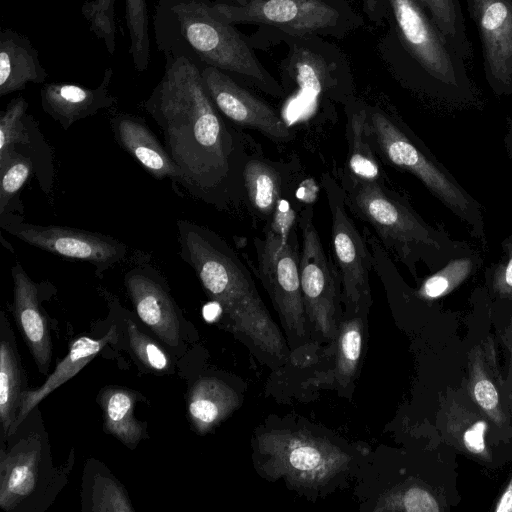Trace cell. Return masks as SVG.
Segmentation results:
<instances>
[{
    "label": "cell",
    "instance_id": "obj_1",
    "mask_svg": "<svg viewBox=\"0 0 512 512\" xmlns=\"http://www.w3.org/2000/svg\"><path fill=\"white\" fill-rule=\"evenodd\" d=\"M164 55V74L144 109L182 170V187L206 204L226 210L244 200L248 156L243 141L212 102L197 63L185 55Z\"/></svg>",
    "mask_w": 512,
    "mask_h": 512
},
{
    "label": "cell",
    "instance_id": "obj_2",
    "mask_svg": "<svg viewBox=\"0 0 512 512\" xmlns=\"http://www.w3.org/2000/svg\"><path fill=\"white\" fill-rule=\"evenodd\" d=\"M176 226L179 256L194 270L211 300L221 305L232 329L262 352L285 358L284 336L237 253L208 227L184 219L177 220Z\"/></svg>",
    "mask_w": 512,
    "mask_h": 512
},
{
    "label": "cell",
    "instance_id": "obj_3",
    "mask_svg": "<svg viewBox=\"0 0 512 512\" xmlns=\"http://www.w3.org/2000/svg\"><path fill=\"white\" fill-rule=\"evenodd\" d=\"M155 38L164 54L185 55L218 68L274 98H284L281 83L257 58L250 38L214 9L212 0H159Z\"/></svg>",
    "mask_w": 512,
    "mask_h": 512
},
{
    "label": "cell",
    "instance_id": "obj_4",
    "mask_svg": "<svg viewBox=\"0 0 512 512\" xmlns=\"http://www.w3.org/2000/svg\"><path fill=\"white\" fill-rule=\"evenodd\" d=\"M249 38L254 49L286 44L287 53L279 64L280 83L286 96L292 93L316 104L342 106L355 96L349 60L326 37L292 36L259 29Z\"/></svg>",
    "mask_w": 512,
    "mask_h": 512
},
{
    "label": "cell",
    "instance_id": "obj_5",
    "mask_svg": "<svg viewBox=\"0 0 512 512\" xmlns=\"http://www.w3.org/2000/svg\"><path fill=\"white\" fill-rule=\"evenodd\" d=\"M213 6L229 23L292 36L342 39L364 24L348 0H215Z\"/></svg>",
    "mask_w": 512,
    "mask_h": 512
},
{
    "label": "cell",
    "instance_id": "obj_6",
    "mask_svg": "<svg viewBox=\"0 0 512 512\" xmlns=\"http://www.w3.org/2000/svg\"><path fill=\"white\" fill-rule=\"evenodd\" d=\"M339 183L347 208L374 231L385 250L414 270L427 247H438L434 234L385 182L357 180L343 172Z\"/></svg>",
    "mask_w": 512,
    "mask_h": 512
},
{
    "label": "cell",
    "instance_id": "obj_7",
    "mask_svg": "<svg viewBox=\"0 0 512 512\" xmlns=\"http://www.w3.org/2000/svg\"><path fill=\"white\" fill-rule=\"evenodd\" d=\"M25 420L5 440L0 453V507L6 512L40 511L57 494L59 472L53 467L41 418L28 431Z\"/></svg>",
    "mask_w": 512,
    "mask_h": 512
},
{
    "label": "cell",
    "instance_id": "obj_8",
    "mask_svg": "<svg viewBox=\"0 0 512 512\" xmlns=\"http://www.w3.org/2000/svg\"><path fill=\"white\" fill-rule=\"evenodd\" d=\"M259 469L294 488H324L348 469L350 455L330 440L303 430L275 429L257 438Z\"/></svg>",
    "mask_w": 512,
    "mask_h": 512
},
{
    "label": "cell",
    "instance_id": "obj_9",
    "mask_svg": "<svg viewBox=\"0 0 512 512\" xmlns=\"http://www.w3.org/2000/svg\"><path fill=\"white\" fill-rule=\"evenodd\" d=\"M367 120L370 142L379 160L414 174L456 213L471 222L474 220L477 211L473 200L428 155L402 122L379 106L369 104Z\"/></svg>",
    "mask_w": 512,
    "mask_h": 512
},
{
    "label": "cell",
    "instance_id": "obj_10",
    "mask_svg": "<svg viewBox=\"0 0 512 512\" xmlns=\"http://www.w3.org/2000/svg\"><path fill=\"white\" fill-rule=\"evenodd\" d=\"M314 210L305 206L298 214L301 231L300 283L310 335L334 341L343 319L342 288L336 266L325 253L314 224Z\"/></svg>",
    "mask_w": 512,
    "mask_h": 512
},
{
    "label": "cell",
    "instance_id": "obj_11",
    "mask_svg": "<svg viewBox=\"0 0 512 512\" xmlns=\"http://www.w3.org/2000/svg\"><path fill=\"white\" fill-rule=\"evenodd\" d=\"M259 279L279 316L289 344L310 336L300 283V248L295 228L282 236L265 228L253 239Z\"/></svg>",
    "mask_w": 512,
    "mask_h": 512
},
{
    "label": "cell",
    "instance_id": "obj_12",
    "mask_svg": "<svg viewBox=\"0 0 512 512\" xmlns=\"http://www.w3.org/2000/svg\"><path fill=\"white\" fill-rule=\"evenodd\" d=\"M321 186L331 215L333 257L341 281L344 312L369 311L372 305L369 276L373 269L367 241L348 214L339 181L324 172Z\"/></svg>",
    "mask_w": 512,
    "mask_h": 512
},
{
    "label": "cell",
    "instance_id": "obj_13",
    "mask_svg": "<svg viewBox=\"0 0 512 512\" xmlns=\"http://www.w3.org/2000/svg\"><path fill=\"white\" fill-rule=\"evenodd\" d=\"M0 227L31 246L66 260L92 264L98 277L127 253V246L110 235L74 227L33 224L11 211L0 214Z\"/></svg>",
    "mask_w": 512,
    "mask_h": 512
},
{
    "label": "cell",
    "instance_id": "obj_14",
    "mask_svg": "<svg viewBox=\"0 0 512 512\" xmlns=\"http://www.w3.org/2000/svg\"><path fill=\"white\" fill-rule=\"evenodd\" d=\"M388 24L400 47L432 77L456 84V69L446 37L419 0H388Z\"/></svg>",
    "mask_w": 512,
    "mask_h": 512
},
{
    "label": "cell",
    "instance_id": "obj_15",
    "mask_svg": "<svg viewBox=\"0 0 512 512\" xmlns=\"http://www.w3.org/2000/svg\"><path fill=\"white\" fill-rule=\"evenodd\" d=\"M200 69L208 95L229 123L257 130L275 142L293 139V132L270 104L226 72L212 66Z\"/></svg>",
    "mask_w": 512,
    "mask_h": 512
},
{
    "label": "cell",
    "instance_id": "obj_16",
    "mask_svg": "<svg viewBox=\"0 0 512 512\" xmlns=\"http://www.w3.org/2000/svg\"><path fill=\"white\" fill-rule=\"evenodd\" d=\"M478 27L487 77L512 88V0H468Z\"/></svg>",
    "mask_w": 512,
    "mask_h": 512
},
{
    "label": "cell",
    "instance_id": "obj_17",
    "mask_svg": "<svg viewBox=\"0 0 512 512\" xmlns=\"http://www.w3.org/2000/svg\"><path fill=\"white\" fill-rule=\"evenodd\" d=\"M124 284L140 320L162 341L177 345V307L161 274L150 265H139L125 274Z\"/></svg>",
    "mask_w": 512,
    "mask_h": 512
},
{
    "label": "cell",
    "instance_id": "obj_18",
    "mask_svg": "<svg viewBox=\"0 0 512 512\" xmlns=\"http://www.w3.org/2000/svg\"><path fill=\"white\" fill-rule=\"evenodd\" d=\"M13 279L12 314L39 371L46 375L52 356L49 321L43 313L40 296L49 283H36L21 264L11 268Z\"/></svg>",
    "mask_w": 512,
    "mask_h": 512
},
{
    "label": "cell",
    "instance_id": "obj_19",
    "mask_svg": "<svg viewBox=\"0 0 512 512\" xmlns=\"http://www.w3.org/2000/svg\"><path fill=\"white\" fill-rule=\"evenodd\" d=\"M113 70L108 67L95 88L71 83H46L40 91L43 111L68 130L78 120L113 106L117 98L109 93Z\"/></svg>",
    "mask_w": 512,
    "mask_h": 512
},
{
    "label": "cell",
    "instance_id": "obj_20",
    "mask_svg": "<svg viewBox=\"0 0 512 512\" xmlns=\"http://www.w3.org/2000/svg\"><path fill=\"white\" fill-rule=\"evenodd\" d=\"M111 128L116 142L146 172L158 180L169 178L183 186L182 170L142 117L126 113L115 115L111 119Z\"/></svg>",
    "mask_w": 512,
    "mask_h": 512
},
{
    "label": "cell",
    "instance_id": "obj_21",
    "mask_svg": "<svg viewBox=\"0 0 512 512\" xmlns=\"http://www.w3.org/2000/svg\"><path fill=\"white\" fill-rule=\"evenodd\" d=\"M38 51L17 31L0 32V96L23 90L28 83L40 84L48 78Z\"/></svg>",
    "mask_w": 512,
    "mask_h": 512
},
{
    "label": "cell",
    "instance_id": "obj_22",
    "mask_svg": "<svg viewBox=\"0 0 512 512\" xmlns=\"http://www.w3.org/2000/svg\"><path fill=\"white\" fill-rule=\"evenodd\" d=\"M286 166L270 160L248 156L243 170L244 200L250 210L266 223L289 189Z\"/></svg>",
    "mask_w": 512,
    "mask_h": 512
},
{
    "label": "cell",
    "instance_id": "obj_23",
    "mask_svg": "<svg viewBox=\"0 0 512 512\" xmlns=\"http://www.w3.org/2000/svg\"><path fill=\"white\" fill-rule=\"evenodd\" d=\"M0 328V421L1 440H5L19 414L23 396L27 391V378L14 333L3 311Z\"/></svg>",
    "mask_w": 512,
    "mask_h": 512
},
{
    "label": "cell",
    "instance_id": "obj_24",
    "mask_svg": "<svg viewBox=\"0 0 512 512\" xmlns=\"http://www.w3.org/2000/svg\"><path fill=\"white\" fill-rule=\"evenodd\" d=\"M116 339V329L111 327L100 339L81 336L69 345L68 354L62 359L55 370L48 375L46 381L37 389L27 390L23 396L21 408L10 434H12L27 415L51 392L74 377L100 351ZM9 434V435H10Z\"/></svg>",
    "mask_w": 512,
    "mask_h": 512
},
{
    "label": "cell",
    "instance_id": "obj_25",
    "mask_svg": "<svg viewBox=\"0 0 512 512\" xmlns=\"http://www.w3.org/2000/svg\"><path fill=\"white\" fill-rule=\"evenodd\" d=\"M343 109L348 154L341 172L357 180L385 182L379 159L370 142L367 103L354 96Z\"/></svg>",
    "mask_w": 512,
    "mask_h": 512
},
{
    "label": "cell",
    "instance_id": "obj_26",
    "mask_svg": "<svg viewBox=\"0 0 512 512\" xmlns=\"http://www.w3.org/2000/svg\"><path fill=\"white\" fill-rule=\"evenodd\" d=\"M239 403L236 391L220 379L200 378L189 392V418L197 433L205 434L235 411Z\"/></svg>",
    "mask_w": 512,
    "mask_h": 512
},
{
    "label": "cell",
    "instance_id": "obj_27",
    "mask_svg": "<svg viewBox=\"0 0 512 512\" xmlns=\"http://www.w3.org/2000/svg\"><path fill=\"white\" fill-rule=\"evenodd\" d=\"M98 402L103 412V428L124 445L134 449L145 435V423L134 417L137 393L119 387L101 390Z\"/></svg>",
    "mask_w": 512,
    "mask_h": 512
},
{
    "label": "cell",
    "instance_id": "obj_28",
    "mask_svg": "<svg viewBox=\"0 0 512 512\" xmlns=\"http://www.w3.org/2000/svg\"><path fill=\"white\" fill-rule=\"evenodd\" d=\"M368 311L344 312L335 346L333 379L340 386H347L356 377L364 343V324Z\"/></svg>",
    "mask_w": 512,
    "mask_h": 512
},
{
    "label": "cell",
    "instance_id": "obj_29",
    "mask_svg": "<svg viewBox=\"0 0 512 512\" xmlns=\"http://www.w3.org/2000/svg\"><path fill=\"white\" fill-rule=\"evenodd\" d=\"M84 486L83 499H86L88 511L96 512H133L134 508L124 487L109 471L94 473Z\"/></svg>",
    "mask_w": 512,
    "mask_h": 512
},
{
    "label": "cell",
    "instance_id": "obj_30",
    "mask_svg": "<svg viewBox=\"0 0 512 512\" xmlns=\"http://www.w3.org/2000/svg\"><path fill=\"white\" fill-rule=\"evenodd\" d=\"M35 172L32 158L15 147L0 155V214L9 211L11 202Z\"/></svg>",
    "mask_w": 512,
    "mask_h": 512
},
{
    "label": "cell",
    "instance_id": "obj_31",
    "mask_svg": "<svg viewBox=\"0 0 512 512\" xmlns=\"http://www.w3.org/2000/svg\"><path fill=\"white\" fill-rule=\"evenodd\" d=\"M125 19L130 39L128 53L134 69L143 73L150 62L147 0H125Z\"/></svg>",
    "mask_w": 512,
    "mask_h": 512
},
{
    "label": "cell",
    "instance_id": "obj_32",
    "mask_svg": "<svg viewBox=\"0 0 512 512\" xmlns=\"http://www.w3.org/2000/svg\"><path fill=\"white\" fill-rule=\"evenodd\" d=\"M115 1L89 0L81 7L90 31L104 43L110 55L114 54L116 48Z\"/></svg>",
    "mask_w": 512,
    "mask_h": 512
},
{
    "label": "cell",
    "instance_id": "obj_33",
    "mask_svg": "<svg viewBox=\"0 0 512 512\" xmlns=\"http://www.w3.org/2000/svg\"><path fill=\"white\" fill-rule=\"evenodd\" d=\"M438 512L434 497L425 489L411 487L404 492L383 496L374 511Z\"/></svg>",
    "mask_w": 512,
    "mask_h": 512
},
{
    "label": "cell",
    "instance_id": "obj_34",
    "mask_svg": "<svg viewBox=\"0 0 512 512\" xmlns=\"http://www.w3.org/2000/svg\"><path fill=\"white\" fill-rule=\"evenodd\" d=\"M130 347L142 364L156 372L167 371L171 360L165 350L154 340L138 330L135 323L126 321Z\"/></svg>",
    "mask_w": 512,
    "mask_h": 512
},
{
    "label": "cell",
    "instance_id": "obj_35",
    "mask_svg": "<svg viewBox=\"0 0 512 512\" xmlns=\"http://www.w3.org/2000/svg\"><path fill=\"white\" fill-rule=\"evenodd\" d=\"M470 264L468 259L452 262L444 270L428 278L424 282L420 293L427 298H436L443 295L452 285L467 275Z\"/></svg>",
    "mask_w": 512,
    "mask_h": 512
},
{
    "label": "cell",
    "instance_id": "obj_36",
    "mask_svg": "<svg viewBox=\"0 0 512 512\" xmlns=\"http://www.w3.org/2000/svg\"><path fill=\"white\" fill-rule=\"evenodd\" d=\"M445 37H455L458 31L453 0H419Z\"/></svg>",
    "mask_w": 512,
    "mask_h": 512
},
{
    "label": "cell",
    "instance_id": "obj_37",
    "mask_svg": "<svg viewBox=\"0 0 512 512\" xmlns=\"http://www.w3.org/2000/svg\"><path fill=\"white\" fill-rule=\"evenodd\" d=\"M474 397L485 410H494L498 406V393L491 381L480 379L474 385Z\"/></svg>",
    "mask_w": 512,
    "mask_h": 512
},
{
    "label": "cell",
    "instance_id": "obj_38",
    "mask_svg": "<svg viewBox=\"0 0 512 512\" xmlns=\"http://www.w3.org/2000/svg\"><path fill=\"white\" fill-rule=\"evenodd\" d=\"M486 428V422L477 421L464 432V445L471 453L480 454L484 451V433Z\"/></svg>",
    "mask_w": 512,
    "mask_h": 512
},
{
    "label": "cell",
    "instance_id": "obj_39",
    "mask_svg": "<svg viewBox=\"0 0 512 512\" xmlns=\"http://www.w3.org/2000/svg\"><path fill=\"white\" fill-rule=\"evenodd\" d=\"M368 19L376 25L382 24L388 16V0H360Z\"/></svg>",
    "mask_w": 512,
    "mask_h": 512
},
{
    "label": "cell",
    "instance_id": "obj_40",
    "mask_svg": "<svg viewBox=\"0 0 512 512\" xmlns=\"http://www.w3.org/2000/svg\"><path fill=\"white\" fill-rule=\"evenodd\" d=\"M496 512H512V478L498 501Z\"/></svg>",
    "mask_w": 512,
    "mask_h": 512
},
{
    "label": "cell",
    "instance_id": "obj_41",
    "mask_svg": "<svg viewBox=\"0 0 512 512\" xmlns=\"http://www.w3.org/2000/svg\"><path fill=\"white\" fill-rule=\"evenodd\" d=\"M223 314L222 307L219 303L212 301L203 308V317L207 322H215Z\"/></svg>",
    "mask_w": 512,
    "mask_h": 512
}]
</instances>
